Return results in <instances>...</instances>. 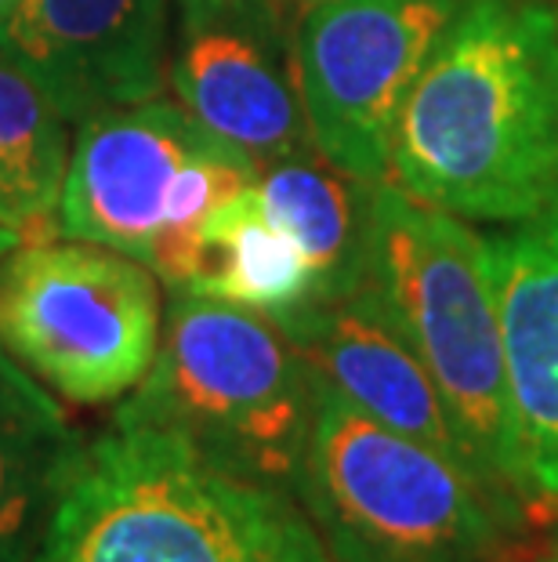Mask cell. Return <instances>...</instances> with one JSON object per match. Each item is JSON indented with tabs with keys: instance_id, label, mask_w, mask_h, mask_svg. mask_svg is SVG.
<instances>
[{
	"instance_id": "cell-1",
	"label": "cell",
	"mask_w": 558,
	"mask_h": 562,
	"mask_svg": "<svg viewBox=\"0 0 558 562\" xmlns=\"http://www.w3.org/2000/svg\"><path fill=\"white\" fill-rule=\"evenodd\" d=\"M388 182L468 222L558 214V19L533 0H471L402 102Z\"/></svg>"
},
{
	"instance_id": "cell-2",
	"label": "cell",
	"mask_w": 558,
	"mask_h": 562,
	"mask_svg": "<svg viewBox=\"0 0 558 562\" xmlns=\"http://www.w3.org/2000/svg\"><path fill=\"white\" fill-rule=\"evenodd\" d=\"M37 562H334L291 490L218 469L160 428L88 442Z\"/></svg>"
},
{
	"instance_id": "cell-3",
	"label": "cell",
	"mask_w": 558,
	"mask_h": 562,
	"mask_svg": "<svg viewBox=\"0 0 558 562\" xmlns=\"http://www.w3.org/2000/svg\"><path fill=\"white\" fill-rule=\"evenodd\" d=\"M371 283L435 381L471 475L522 526L501 308L486 272V240L457 214L382 182L371 211Z\"/></svg>"
},
{
	"instance_id": "cell-4",
	"label": "cell",
	"mask_w": 558,
	"mask_h": 562,
	"mask_svg": "<svg viewBox=\"0 0 558 562\" xmlns=\"http://www.w3.org/2000/svg\"><path fill=\"white\" fill-rule=\"evenodd\" d=\"M312 414L316 374L276 323L174 291L157 360L113 425L160 428L225 472L294 494Z\"/></svg>"
},
{
	"instance_id": "cell-5",
	"label": "cell",
	"mask_w": 558,
	"mask_h": 562,
	"mask_svg": "<svg viewBox=\"0 0 558 562\" xmlns=\"http://www.w3.org/2000/svg\"><path fill=\"white\" fill-rule=\"evenodd\" d=\"M294 494L334 562H501L522 530L465 464L319 378Z\"/></svg>"
},
{
	"instance_id": "cell-6",
	"label": "cell",
	"mask_w": 558,
	"mask_h": 562,
	"mask_svg": "<svg viewBox=\"0 0 558 562\" xmlns=\"http://www.w3.org/2000/svg\"><path fill=\"white\" fill-rule=\"evenodd\" d=\"M258 167L178 102L121 105L77 124L58 236L124 250L160 272L210 211L254 186Z\"/></svg>"
},
{
	"instance_id": "cell-7",
	"label": "cell",
	"mask_w": 558,
	"mask_h": 562,
	"mask_svg": "<svg viewBox=\"0 0 558 562\" xmlns=\"http://www.w3.org/2000/svg\"><path fill=\"white\" fill-rule=\"evenodd\" d=\"M160 334V277L124 250L52 236L0 261V345L69 403L130 396Z\"/></svg>"
},
{
	"instance_id": "cell-8",
	"label": "cell",
	"mask_w": 558,
	"mask_h": 562,
	"mask_svg": "<svg viewBox=\"0 0 558 562\" xmlns=\"http://www.w3.org/2000/svg\"><path fill=\"white\" fill-rule=\"evenodd\" d=\"M460 0H319L298 22V94L316 153L388 182L402 102Z\"/></svg>"
},
{
	"instance_id": "cell-9",
	"label": "cell",
	"mask_w": 558,
	"mask_h": 562,
	"mask_svg": "<svg viewBox=\"0 0 558 562\" xmlns=\"http://www.w3.org/2000/svg\"><path fill=\"white\" fill-rule=\"evenodd\" d=\"M168 83L210 135L269 164L305 146L298 30L283 0H174Z\"/></svg>"
},
{
	"instance_id": "cell-10",
	"label": "cell",
	"mask_w": 558,
	"mask_h": 562,
	"mask_svg": "<svg viewBox=\"0 0 558 562\" xmlns=\"http://www.w3.org/2000/svg\"><path fill=\"white\" fill-rule=\"evenodd\" d=\"M174 0H22L0 22L11 55L69 124L160 99Z\"/></svg>"
},
{
	"instance_id": "cell-11",
	"label": "cell",
	"mask_w": 558,
	"mask_h": 562,
	"mask_svg": "<svg viewBox=\"0 0 558 562\" xmlns=\"http://www.w3.org/2000/svg\"><path fill=\"white\" fill-rule=\"evenodd\" d=\"M486 272L501 308L519 497L558 522V214L490 236Z\"/></svg>"
},
{
	"instance_id": "cell-12",
	"label": "cell",
	"mask_w": 558,
	"mask_h": 562,
	"mask_svg": "<svg viewBox=\"0 0 558 562\" xmlns=\"http://www.w3.org/2000/svg\"><path fill=\"white\" fill-rule=\"evenodd\" d=\"M272 323L305 356L312 374L363 414L402 436L429 442L468 469L465 447L449 425L435 381L391 323L371 280L334 302L301 305Z\"/></svg>"
},
{
	"instance_id": "cell-13",
	"label": "cell",
	"mask_w": 558,
	"mask_h": 562,
	"mask_svg": "<svg viewBox=\"0 0 558 562\" xmlns=\"http://www.w3.org/2000/svg\"><path fill=\"white\" fill-rule=\"evenodd\" d=\"M88 439L0 345V562H37Z\"/></svg>"
},
{
	"instance_id": "cell-14",
	"label": "cell",
	"mask_w": 558,
	"mask_h": 562,
	"mask_svg": "<svg viewBox=\"0 0 558 562\" xmlns=\"http://www.w3.org/2000/svg\"><path fill=\"white\" fill-rule=\"evenodd\" d=\"M157 277L171 291L218 297L269 319L312 305V269L261 207L254 186L210 211Z\"/></svg>"
},
{
	"instance_id": "cell-15",
	"label": "cell",
	"mask_w": 558,
	"mask_h": 562,
	"mask_svg": "<svg viewBox=\"0 0 558 562\" xmlns=\"http://www.w3.org/2000/svg\"><path fill=\"white\" fill-rule=\"evenodd\" d=\"M254 189L269 218L301 247L312 269V305L334 302L371 280L374 189L298 146L258 167Z\"/></svg>"
},
{
	"instance_id": "cell-16",
	"label": "cell",
	"mask_w": 558,
	"mask_h": 562,
	"mask_svg": "<svg viewBox=\"0 0 558 562\" xmlns=\"http://www.w3.org/2000/svg\"><path fill=\"white\" fill-rule=\"evenodd\" d=\"M69 121L15 58L0 52V225L22 244L58 236Z\"/></svg>"
},
{
	"instance_id": "cell-17",
	"label": "cell",
	"mask_w": 558,
	"mask_h": 562,
	"mask_svg": "<svg viewBox=\"0 0 558 562\" xmlns=\"http://www.w3.org/2000/svg\"><path fill=\"white\" fill-rule=\"evenodd\" d=\"M22 240H19V236L15 233H11V229H4V225H0V261H4L8 255H11V250H15Z\"/></svg>"
},
{
	"instance_id": "cell-18",
	"label": "cell",
	"mask_w": 558,
	"mask_h": 562,
	"mask_svg": "<svg viewBox=\"0 0 558 562\" xmlns=\"http://www.w3.org/2000/svg\"><path fill=\"white\" fill-rule=\"evenodd\" d=\"M22 4V0H0V22H4L8 15H11V11H15Z\"/></svg>"
},
{
	"instance_id": "cell-19",
	"label": "cell",
	"mask_w": 558,
	"mask_h": 562,
	"mask_svg": "<svg viewBox=\"0 0 558 562\" xmlns=\"http://www.w3.org/2000/svg\"><path fill=\"white\" fill-rule=\"evenodd\" d=\"M537 562H558V544H555V548H548V552H544Z\"/></svg>"
},
{
	"instance_id": "cell-20",
	"label": "cell",
	"mask_w": 558,
	"mask_h": 562,
	"mask_svg": "<svg viewBox=\"0 0 558 562\" xmlns=\"http://www.w3.org/2000/svg\"><path fill=\"white\" fill-rule=\"evenodd\" d=\"M301 4H305V8H308V4H319V0H301Z\"/></svg>"
}]
</instances>
